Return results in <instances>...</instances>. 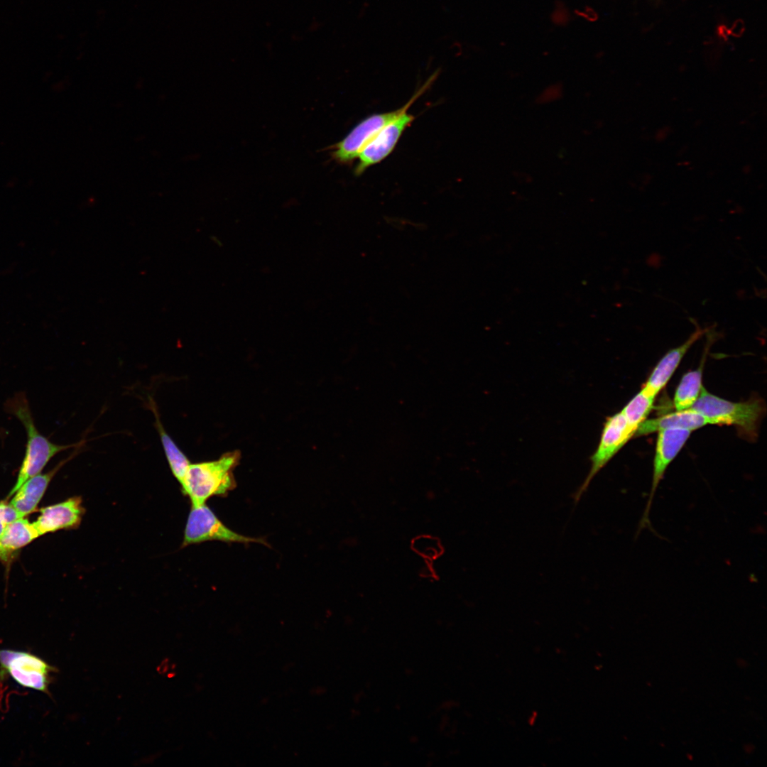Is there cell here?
<instances>
[{
	"label": "cell",
	"mask_w": 767,
	"mask_h": 767,
	"mask_svg": "<svg viewBox=\"0 0 767 767\" xmlns=\"http://www.w3.org/2000/svg\"><path fill=\"white\" fill-rule=\"evenodd\" d=\"M151 409L156 417V427L158 431L161 445L170 469L173 476L181 485L190 464V462L172 437L166 433L160 420L155 404L151 403Z\"/></svg>",
	"instance_id": "15"
},
{
	"label": "cell",
	"mask_w": 767,
	"mask_h": 767,
	"mask_svg": "<svg viewBox=\"0 0 767 767\" xmlns=\"http://www.w3.org/2000/svg\"><path fill=\"white\" fill-rule=\"evenodd\" d=\"M241 458L239 451L226 452L215 460L190 463L181 484L183 494L192 506L206 504L213 496H224L236 486L234 470Z\"/></svg>",
	"instance_id": "1"
},
{
	"label": "cell",
	"mask_w": 767,
	"mask_h": 767,
	"mask_svg": "<svg viewBox=\"0 0 767 767\" xmlns=\"http://www.w3.org/2000/svg\"><path fill=\"white\" fill-rule=\"evenodd\" d=\"M6 524H7V523H6ZM6 526V524H4V523H0V533H1V531H3V529H4V526Z\"/></svg>",
	"instance_id": "20"
},
{
	"label": "cell",
	"mask_w": 767,
	"mask_h": 767,
	"mask_svg": "<svg viewBox=\"0 0 767 767\" xmlns=\"http://www.w3.org/2000/svg\"><path fill=\"white\" fill-rule=\"evenodd\" d=\"M707 424H715L713 419L692 409L677 410L656 418L645 420L638 427L637 436L648 435L665 429L679 428L690 431Z\"/></svg>",
	"instance_id": "13"
},
{
	"label": "cell",
	"mask_w": 767,
	"mask_h": 767,
	"mask_svg": "<svg viewBox=\"0 0 767 767\" xmlns=\"http://www.w3.org/2000/svg\"><path fill=\"white\" fill-rule=\"evenodd\" d=\"M690 409L714 420L715 424L734 425L749 437H755L758 423L765 410L761 399L734 403L709 393L703 386Z\"/></svg>",
	"instance_id": "2"
},
{
	"label": "cell",
	"mask_w": 767,
	"mask_h": 767,
	"mask_svg": "<svg viewBox=\"0 0 767 767\" xmlns=\"http://www.w3.org/2000/svg\"><path fill=\"white\" fill-rule=\"evenodd\" d=\"M691 431L685 429L672 428L658 431L656 452L653 459V480L651 491L643 513L639 521L637 535L644 528L652 529L649 514L656 489L663 479L665 472L682 449L690 435Z\"/></svg>",
	"instance_id": "8"
},
{
	"label": "cell",
	"mask_w": 767,
	"mask_h": 767,
	"mask_svg": "<svg viewBox=\"0 0 767 767\" xmlns=\"http://www.w3.org/2000/svg\"><path fill=\"white\" fill-rule=\"evenodd\" d=\"M692 321L696 326L695 331L682 344L668 351L659 361L641 389L646 396L655 398L666 385L687 350L710 328H701L694 320Z\"/></svg>",
	"instance_id": "11"
},
{
	"label": "cell",
	"mask_w": 767,
	"mask_h": 767,
	"mask_svg": "<svg viewBox=\"0 0 767 767\" xmlns=\"http://www.w3.org/2000/svg\"><path fill=\"white\" fill-rule=\"evenodd\" d=\"M70 458L62 461L47 473H39L26 481L12 496L9 504L25 518L33 512L55 473Z\"/></svg>",
	"instance_id": "12"
},
{
	"label": "cell",
	"mask_w": 767,
	"mask_h": 767,
	"mask_svg": "<svg viewBox=\"0 0 767 767\" xmlns=\"http://www.w3.org/2000/svg\"><path fill=\"white\" fill-rule=\"evenodd\" d=\"M634 435L635 432L630 428L621 412L607 417L598 446L590 457V469L574 494V501L576 504L587 491L594 477Z\"/></svg>",
	"instance_id": "7"
},
{
	"label": "cell",
	"mask_w": 767,
	"mask_h": 767,
	"mask_svg": "<svg viewBox=\"0 0 767 767\" xmlns=\"http://www.w3.org/2000/svg\"><path fill=\"white\" fill-rule=\"evenodd\" d=\"M408 110L386 124L362 149L357 158L356 175H359L369 167L381 162L393 151L403 131L414 120V116L408 114Z\"/></svg>",
	"instance_id": "9"
},
{
	"label": "cell",
	"mask_w": 767,
	"mask_h": 767,
	"mask_svg": "<svg viewBox=\"0 0 767 767\" xmlns=\"http://www.w3.org/2000/svg\"><path fill=\"white\" fill-rule=\"evenodd\" d=\"M85 512L80 496L43 507L33 525L39 536L60 530L77 528Z\"/></svg>",
	"instance_id": "10"
},
{
	"label": "cell",
	"mask_w": 767,
	"mask_h": 767,
	"mask_svg": "<svg viewBox=\"0 0 767 767\" xmlns=\"http://www.w3.org/2000/svg\"><path fill=\"white\" fill-rule=\"evenodd\" d=\"M654 399L646 396L641 391L621 411L630 428L635 432V435L639 425L646 420L652 410Z\"/></svg>",
	"instance_id": "17"
},
{
	"label": "cell",
	"mask_w": 767,
	"mask_h": 767,
	"mask_svg": "<svg viewBox=\"0 0 767 767\" xmlns=\"http://www.w3.org/2000/svg\"><path fill=\"white\" fill-rule=\"evenodd\" d=\"M55 668L40 657L23 651L0 649V673L19 685L48 693Z\"/></svg>",
	"instance_id": "6"
},
{
	"label": "cell",
	"mask_w": 767,
	"mask_h": 767,
	"mask_svg": "<svg viewBox=\"0 0 767 767\" xmlns=\"http://www.w3.org/2000/svg\"><path fill=\"white\" fill-rule=\"evenodd\" d=\"M430 79L402 107L388 112L371 114L361 120L340 141L334 144L332 158L340 163H350L358 158L362 149L389 122L408 109L430 85Z\"/></svg>",
	"instance_id": "4"
},
{
	"label": "cell",
	"mask_w": 767,
	"mask_h": 767,
	"mask_svg": "<svg viewBox=\"0 0 767 767\" xmlns=\"http://www.w3.org/2000/svg\"><path fill=\"white\" fill-rule=\"evenodd\" d=\"M412 546L417 553L428 560L437 557L442 550L440 541L436 538L430 535H421L416 538L413 541Z\"/></svg>",
	"instance_id": "18"
},
{
	"label": "cell",
	"mask_w": 767,
	"mask_h": 767,
	"mask_svg": "<svg viewBox=\"0 0 767 767\" xmlns=\"http://www.w3.org/2000/svg\"><path fill=\"white\" fill-rule=\"evenodd\" d=\"M23 518L10 504L6 501L0 502V523L6 524L18 518Z\"/></svg>",
	"instance_id": "19"
},
{
	"label": "cell",
	"mask_w": 767,
	"mask_h": 767,
	"mask_svg": "<svg viewBox=\"0 0 767 767\" xmlns=\"http://www.w3.org/2000/svg\"><path fill=\"white\" fill-rule=\"evenodd\" d=\"M702 366L684 374L674 396L673 403L677 410L689 409L695 403L702 387Z\"/></svg>",
	"instance_id": "16"
},
{
	"label": "cell",
	"mask_w": 767,
	"mask_h": 767,
	"mask_svg": "<svg viewBox=\"0 0 767 767\" xmlns=\"http://www.w3.org/2000/svg\"><path fill=\"white\" fill-rule=\"evenodd\" d=\"M39 537L33 523L21 518L6 524L0 533V561L9 562L22 548Z\"/></svg>",
	"instance_id": "14"
},
{
	"label": "cell",
	"mask_w": 767,
	"mask_h": 767,
	"mask_svg": "<svg viewBox=\"0 0 767 767\" xmlns=\"http://www.w3.org/2000/svg\"><path fill=\"white\" fill-rule=\"evenodd\" d=\"M13 411L26 428L27 445L17 480L6 500L11 498L26 481L41 473L45 466L56 454L77 445H57L41 435L34 424L28 405L24 399L17 401L14 404Z\"/></svg>",
	"instance_id": "3"
},
{
	"label": "cell",
	"mask_w": 767,
	"mask_h": 767,
	"mask_svg": "<svg viewBox=\"0 0 767 767\" xmlns=\"http://www.w3.org/2000/svg\"><path fill=\"white\" fill-rule=\"evenodd\" d=\"M227 543H260L269 546L265 539L241 535L225 526L206 504L192 506L184 531L183 546L206 541Z\"/></svg>",
	"instance_id": "5"
}]
</instances>
